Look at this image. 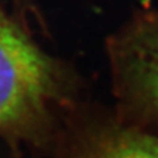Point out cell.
Returning <instances> with one entry per match:
<instances>
[{"instance_id":"obj_1","label":"cell","mask_w":158,"mask_h":158,"mask_svg":"<svg viewBox=\"0 0 158 158\" xmlns=\"http://www.w3.org/2000/svg\"><path fill=\"white\" fill-rule=\"evenodd\" d=\"M86 89L73 62L48 51L0 4V138L13 146L48 143Z\"/></svg>"},{"instance_id":"obj_2","label":"cell","mask_w":158,"mask_h":158,"mask_svg":"<svg viewBox=\"0 0 158 158\" xmlns=\"http://www.w3.org/2000/svg\"><path fill=\"white\" fill-rule=\"evenodd\" d=\"M114 112L158 135V8L135 10L105 40Z\"/></svg>"},{"instance_id":"obj_3","label":"cell","mask_w":158,"mask_h":158,"mask_svg":"<svg viewBox=\"0 0 158 158\" xmlns=\"http://www.w3.org/2000/svg\"><path fill=\"white\" fill-rule=\"evenodd\" d=\"M59 135L65 158H158V135L85 100L69 112Z\"/></svg>"}]
</instances>
